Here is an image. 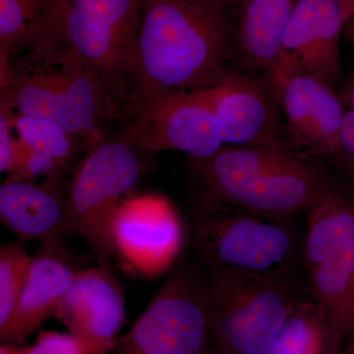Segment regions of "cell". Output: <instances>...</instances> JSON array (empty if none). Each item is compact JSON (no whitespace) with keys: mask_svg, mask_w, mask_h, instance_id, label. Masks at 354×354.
<instances>
[{"mask_svg":"<svg viewBox=\"0 0 354 354\" xmlns=\"http://www.w3.org/2000/svg\"><path fill=\"white\" fill-rule=\"evenodd\" d=\"M237 26L234 0H144L128 79L129 121L164 95L223 82L235 67Z\"/></svg>","mask_w":354,"mask_h":354,"instance_id":"cell-1","label":"cell"},{"mask_svg":"<svg viewBox=\"0 0 354 354\" xmlns=\"http://www.w3.org/2000/svg\"><path fill=\"white\" fill-rule=\"evenodd\" d=\"M198 192L262 215L291 218L306 212L339 183L324 165L288 141L225 145L207 158H189Z\"/></svg>","mask_w":354,"mask_h":354,"instance_id":"cell-2","label":"cell"},{"mask_svg":"<svg viewBox=\"0 0 354 354\" xmlns=\"http://www.w3.org/2000/svg\"><path fill=\"white\" fill-rule=\"evenodd\" d=\"M0 99L95 141L127 124V111L99 76L64 44L25 53L0 66Z\"/></svg>","mask_w":354,"mask_h":354,"instance_id":"cell-3","label":"cell"},{"mask_svg":"<svg viewBox=\"0 0 354 354\" xmlns=\"http://www.w3.org/2000/svg\"><path fill=\"white\" fill-rule=\"evenodd\" d=\"M192 215V247L206 269L302 279V244L290 218L262 215L198 191L193 196Z\"/></svg>","mask_w":354,"mask_h":354,"instance_id":"cell-4","label":"cell"},{"mask_svg":"<svg viewBox=\"0 0 354 354\" xmlns=\"http://www.w3.org/2000/svg\"><path fill=\"white\" fill-rule=\"evenodd\" d=\"M206 270L209 330L220 354H267L291 313L314 298L304 279L225 268Z\"/></svg>","mask_w":354,"mask_h":354,"instance_id":"cell-5","label":"cell"},{"mask_svg":"<svg viewBox=\"0 0 354 354\" xmlns=\"http://www.w3.org/2000/svg\"><path fill=\"white\" fill-rule=\"evenodd\" d=\"M151 157L121 130L95 140L67 186L66 205L77 234L85 239L102 271L113 274V227L123 205L137 194Z\"/></svg>","mask_w":354,"mask_h":354,"instance_id":"cell-6","label":"cell"},{"mask_svg":"<svg viewBox=\"0 0 354 354\" xmlns=\"http://www.w3.org/2000/svg\"><path fill=\"white\" fill-rule=\"evenodd\" d=\"M207 304L206 268L199 261L174 265L109 354H220L209 330Z\"/></svg>","mask_w":354,"mask_h":354,"instance_id":"cell-7","label":"cell"},{"mask_svg":"<svg viewBox=\"0 0 354 354\" xmlns=\"http://www.w3.org/2000/svg\"><path fill=\"white\" fill-rule=\"evenodd\" d=\"M144 0H60L58 38L127 111Z\"/></svg>","mask_w":354,"mask_h":354,"instance_id":"cell-8","label":"cell"},{"mask_svg":"<svg viewBox=\"0 0 354 354\" xmlns=\"http://www.w3.org/2000/svg\"><path fill=\"white\" fill-rule=\"evenodd\" d=\"M120 130L136 150L148 157L176 150L189 158H207L225 145L203 90L164 95Z\"/></svg>","mask_w":354,"mask_h":354,"instance_id":"cell-9","label":"cell"},{"mask_svg":"<svg viewBox=\"0 0 354 354\" xmlns=\"http://www.w3.org/2000/svg\"><path fill=\"white\" fill-rule=\"evenodd\" d=\"M183 243V225L176 209L158 195H135L114 221V252L144 278L171 271Z\"/></svg>","mask_w":354,"mask_h":354,"instance_id":"cell-10","label":"cell"},{"mask_svg":"<svg viewBox=\"0 0 354 354\" xmlns=\"http://www.w3.org/2000/svg\"><path fill=\"white\" fill-rule=\"evenodd\" d=\"M268 83L285 113L288 143L309 157L334 164L346 111L337 90L320 77L306 73Z\"/></svg>","mask_w":354,"mask_h":354,"instance_id":"cell-11","label":"cell"},{"mask_svg":"<svg viewBox=\"0 0 354 354\" xmlns=\"http://www.w3.org/2000/svg\"><path fill=\"white\" fill-rule=\"evenodd\" d=\"M203 91L225 145L259 146L288 141L283 109L264 76L234 67L223 82Z\"/></svg>","mask_w":354,"mask_h":354,"instance_id":"cell-12","label":"cell"},{"mask_svg":"<svg viewBox=\"0 0 354 354\" xmlns=\"http://www.w3.org/2000/svg\"><path fill=\"white\" fill-rule=\"evenodd\" d=\"M344 25L337 0H298L286 28L279 64L291 74L320 77L337 88L342 83L339 41Z\"/></svg>","mask_w":354,"mask_h":354,"instance_id":"cell-13","label":"cell"},{"mask_svg":"<svg viewBox=\"0 0 354 354\" xmlns=\"http://www.w3.org/2000/svg\"><path fill=\"white\" fill-rule=\"evenodd\" d=\"M66 179L4 181L0 186V220L19 241L64 242L76 234L66 205Z\"/></svg>","mask_w":354,"mask_h":354,"instance_id":"cell-14","label":"cell"},{"mask_svg":"<svg viewBox=\"0 0 354 354\" xmlns=\"http://www.w3.org/2000/svg\"><path fill=\"white\" fill-rule=\"evenodd\" d=\"M78 272L64 242L41 244L32 257L27 283L8 330L0 337L2 344L23 346L48 317L53 316Z\"/></svg>","mask_w":354,"mask_h":354,"instance_id":"cell-15","label":"cell"},{"mask_svg":"<svg viewBox=\"0 0 354 354\" xmlns=\"http://www.w3.org/2000/svg\"><path fill=\"white\" fill-rule=\"evenodd\" d=\"M53 316L72 333L114 339L127 319L122 286L101 268L79 270Z\"/></svg>","mask_w":354,"mask_h":354,"instance_id":"cell-16","label":"cell"},{"mask_svg":"<svg viewBox=\"0 0 354 354\" xmlns=\"http://www.w3.org/2000/svg\"><path fill=\"white\" fill-rule=\"evenodd\" d=\"M298 0H245L237 26L235 67L251 74L277 68Z\"/></svg>","mask_w":354,"mask_h":354,"instance_id":"cell-17","label":"cell"},{"mask_svg":"<svg viewBox=\"0 0 354 354\" xmlns=\"http://www.w3.org/2000/svg\"><path fill=\"white\" fill-rule=\"evenodd\" d=\"M306 213L302 257L309 274L354 241V190L348 183H337Z\"/></svg>","mask_w":354,"mask_h":354,"instance_id":"cell-18","label":"cell"},{"mask_svg":"<svg viewBox=\"0 0 354 354\" xmlns=\"http://www.w3.org/2000/svg\"><path fill=\"white\" fill-rule=\"evenodd\" d=\"M60 0H0V66L60 44Z\"/></svg>","mask_w":354,"mask_h":354,"instance_id":"cell-19","label":"cell"},{"mask_svg":"<svg viewBox=\"0 0 354 354\" xmlns=\"http://www.w3.org/2000/svg\"><path fill=\"white\" fill-rule=\"evenodd\" d=\"M308 277L314 299L346 342L354 334V241Z\"/></svg>","mask_w":354,"mask_h":354,"instance_id":"cell-20","label":"cell"},{"mask_svg":"<svg viewBox=\"0 0 354 354\" xmlns=\"http://www.w3.org/2000/svg\"><path fill=\"white\" fill-rule=\"evenodd\" d=\"M344 346V337L312 298L291 313L267 354H339Z\"/></svg>","mask_w":354,"mask_h":354,"instance_id":"cell-21","label":"cell"},{"mask_svg":"<svg viewBox=\"0 0 354 354\" xmlns=\"http://www.w3.org/2000/svg\"><path fill=\"white\" fill-rule=\"evenodd\" d=\"M13 127L26 146L55 158L67 169H76L95 141L67 131L59 125L36 116L15 113Z\"/></svg>","mask_w":354,"mask_h":354,"instance_id":"cell-22","label":"cell"},{"mask_svg":"<svg viewBox=\"0 0 354 354\" xmlns=\"http://www.w3.org/2000/svg\"><path fill=\"white\" fill-rule=\"evenodd\" d=\"M32 256L26 242H10L0 248V337L6 334L31 268Z\"/></svg>","mask_w":354,"mask_h":354,"instance_id":"cell-23","label":"cell"},{"mask_svg":"<svg viewBox=\"0 0 354 354\" xmlns=\"http://www.w3.org/2000/svg\"><path fill=\"white\" fill-rule=\"evenodd\" d=\"M120 337L97 339L76 333L41 330L32 346H25L26 354H109L118 346Z\"/></svg>","mask_w":354,"mask_h":354,"instance_id":"cell-24","label":"cell"},{"mask_svg":"<svg viewBox=\"0 0 354 354\" xmlns=\"http://www.w3.org/2000/svg\"><path fill=\"white\" fill-rule=\"evenodd\" d=\"M354 190V109H346L339 135V151L334 164Z\"/></svg>","mask_w":354,"mask_h":354,"instance_id":"cell-25","label":"cell"},{"mask_svg":"<svg viewBox=\"0 0 354 354\" xmlns=\"http://www.w3.org/2000/svg\"><path fill=\"white\" fill-rule=\"evenodd\" d=\"M16 111L6 100L0 99V171H10L17 137H14L13 116Z\"/></svg>","mask_w":354,"mask_h":354,"instance_id":"cell-26","label":"cell"},{"mask_svg":"<svg viewBox=\"0 0 354 354\" xmlns=\"http://www.w3.org/2000/svg\"><path fill=\"white\" fill-rule=\"evenodd\" d=\"M339 95L346 109H354V74L346 79Z\"/></svg>","mask_w":354,"mask_h":354,"instance_id":"cell-27","label":"cell"},{"mask_svg":"<svg viewBox=\"0 0 354 354\" xmlns=\"http://www.w3.org/2000/svg\"><path fill=\"white\" fill-rule=\"evenodd\" d=\"M341 4L344 22H348L354 16V0H337Z\"/></svg>","mask_w":354,"mask_h":354,"instance_id":"cell-28","label":"cell"},{"mask_svg":"<svg viewBox=\"0 0 354 354\" xmlns=\"http://www.w3.org/2000/svg\"><path fill=\"white\" fill-rule=\"evenodd\" d=\"M0 354H26L25 346L2 344L0 346Z\"/></svg>","mask_w":354,"mask_h":354,"instance_id":"cell-29","label":"cell"},{"mask_svg":"<svg viewBox=\"0 0 354 354\" xmlns=\"http://www.w3.org/2000/svg\"><path fill=\"white\" fill-rule=\"evenodd\" d=\"M344 30L346 31V37L354 46V16L346 23Z\"/></svg>","mask_w":354,"mask_h":354,"instance_id":"cell-30","label":"cell"},{"mask_svg":"<svg viewBox=\"0 0 354 354\" xmlns=\"http://www.w3.org/2000/svg\"><path fill=\"white\" fill-rule=\"evenodd\" d=\"M281 59V58H279ZM272 73L274 74V76L278 77H286V76H290L293 75V74L290 73V72L286 71V69H283V67L281 66V64H278V66H277V68L274 70V71H272Z\"/></svg>","mask_w":354,"mask_h":354,"instance_id":"cell-31","label":"cell"},{"mask_svg":"<svg viewBox=\"0 0 354 354\" xmlns=\"http://www.w3.org/2000/svg\"><path fill=\"white\" fill-rule=\"evenodd\" d=\"M339 354H354V348H351V346H346L344 351Z\"/></svg>","mask_w":354,"mask_h":354,"instance_id":"cell-32","label":"cell"},{"mask_svg":"<svg viewBox=\"0 0 354 354\" xmlns=\"http://www.w3.org/2000/svg\"><path fill=\"white\" fill-rule=\"evenodd\" d=\"M346 346H351V348H354V334L346 339Z\"/></svg>","mask_w":354,"mask_h":354,"instance_id":"cell-33","label":"cell"},{"mask_svg":"<svg viewBox=\"0 0 354 354\" xmlns=\"http://www.w3.org/2000/svg\"></svg>","mask_w":354,"mask_h":354,"instance_id":"cell-34","label":"cell"}]
</instances>
